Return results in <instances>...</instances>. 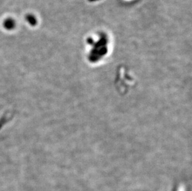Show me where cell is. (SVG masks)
<instances>
[{
	"mask_svg": "<svg viewBox=\"0 0 192 191\" xmlns=\"http://www.w3.org/2000/svg\"><path fill=\"white\" fill-rule=\"evenodd\" d=\"M3 26L4 28L8 30V31H11L13 30L16 27V23L14 19H13L12 18H8L6 19L3 23Z\"/></svg>",
	"mask_w": 192,
	"mask_h": 191,
	"instance_id": "obj_1",
	"label": "cell"
},
{
	"mask_svg": "<svg viewBox=\"0 0 192 191\" xmlns=\"http://www.w3.org/2000/svg\"><path fill=\"white\" fill-rule=\"evenodd\" d=\"M26 20H27L28 23H29L32 26H35L37 24V20H36V18H35L34 16H32V15L27 16Z\"/></svg>",
	"mask_w": 192,
	"mask_h": 191,
	"instance_id": "obj_2",
	"label": "cell"
}]
</instances>
